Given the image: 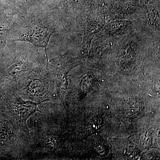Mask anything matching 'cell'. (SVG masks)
Returning a JSON list of instances; mask_svg holds the SVG:
<instances>
[{
  "label": "cell",
  "mask_w": 160,
  "mask_h": 160,
  "mask_svg": "<svg viewBox=\"0 0 160 160\" xmlns=\"http://www.w3.org/2000/svg\"><path fill=\"white\" fill-rule=\"evenodd\" d=\"M63 18L59 11L51 8L21 9L9 32L10 39L44 49L49 69L47 47L52 37L61 30Z\"/></svg>",
  "instance_id": "obj_1"
},
{
  "label": "cell",
  "mask_w": 160,
  "mask_h": 160,
  "mask_svg": "<svg viewBox=\"0 0 160 160\" xmlns=\"http://www.w3.org/2000/svg\"><path fill=\"white\" fill-rule=\"evenodd\" d=\"M106 18L101 14L89 15L84 27L83 39L81 47V52L84 57L88 55L92 41L105 26Z\"/></svg>",
  "instance_id": "obj_2"
},
{
  "label": "cell",
  "mask_w": 160,
  "mask_h": 160,
  "mask_svg": "<svg viewBox=\"0 0 160 160\" xmlns=\"http://www.w3.org/2000/svg\"><path fill=\"white\" fill-rule=\"evenodd\" d=\"M48 100H45L41 102L36 103L31 101L26 102L23 101L21 98L18 99V102L16 106V112L19 116L20 120L26 127V122L29 117L34 114L37 111L42 112L38 108V105Z\"/></svg>",
  "instance_id": "obj_3"
},
{
  "label": "cell",
  "mask_w": 160,
  "mask_h": 160,
  "mask_svg": "<svg viewBox=\"0 0 160 160\" xmlns=\"http://www.w3.org/2000/svg\"><path fill=\"white\" fill-rule=\"evenodd\" d=\"M131 22L127 20H116L105 25L103 32L109 36H117L126 33L130 28Z\"/></svg>",
  "instance_id": "obj_4"
},
{
  "label": "cell",
  "mask_w": 160,
  "mask_h": 160,
  "mask_svg": "<svg viewBox=\"0 0 160 160\" xmlns=\"http://www.w3.org/2000/svg\"><path fill=\"white\" fill-rule=\"evenodd\" d=\"M137 50V46L135 43L131 42L127 45L126 52L121 60V65L122 68L127 69L133 64Z\"/></svg>",
  "instance_id": "obj_5"
},
{
  "label": "cell",
  "mask_w": 160,
  "mask_h": 160,
  "mask_svg": "<svg viewBox=\"0 0 160 160\" xmlns=\"http://www.w3.org/2000/svg\"><path fill=\"white\" fill-rule=\"evenodd\" d=\"M145 18L148 26L153 30L158 31L160 29V15L157 10L147 8L145 11Z\"/></svg>",
  "instance_id": "obj_6"
},
{
  "label": "cell",
  "mask_w": 160,
  "mask_h": 160,
  "mask_svg": "<svg viewBox=\"0 0 160 160\" xmlns=\"http://www.w3.org/2000/svg\"><path fill=\"white\" fill-rule=\"evenodd\" d=\"M44 89V83L42 80L38 78H35L31 80L27 86V90L33 94L42 92Z\"/></svg>",
  "instance_id": "obj_7"
},
{
  "label": "cell",
  "mask_w": 160,
  "mask_h": 160,
  "mask_svg": "<svg viewBox=\"0 0 160 160\" xmlns=\"http://www.w3.org/2000/svg\"><path fill=\"white\" fill-rule=\"evenodd\" d=\"M102 120L100 117H93L90 119L88 126H87V131L90 133L95 132L100 129L102 126Z\"/></svg>",
  "instance_id": "obj_8"
},
{
  "label": "cell",
  "mask_w": 160,
  "mask_h": 160,
  "mask_svg": "<svg viewBox=\"0 0 160 160\" xmlns=\"http://www.w3.org/2000/svg\"><path fill=\"white\" fill-rule=\"evenodd\" d=\"M95 78L91 75H88L85 77L81 83V88L84 92H88L94 85Z\"/></svg>",
  "instance_id": "obj_9"
},
{
  "label": "cell",
  "mask_w": 160,
  "mask_h": 160,
  "mask_svg": "<svg viewBox=\"0 0 160 160\" xmlns=\"http://www.w3.org/2000/svg\"><path fill=\"white\" fill-rule=\"evenodd\" d=\"M125 111L129 115L134 114L137 113L138 110L139 109V106H138L137 102H130L127 104L125 107Z\"/></svg>",
  "instance_id": "obj_10"
},
{
  "label": "cell",
  "mask_w": 160,
  "mask_h": 160,
  "mask_svg": "<svg viewBox=\"0 0 160 160\" xmlns=\"http://www.w3.org/2000/svg\"><path fill=\"white\" fill-rule=\"evenodd\" d=\"M151 143V138L150 135L148 132L144 133L141 138V144L144 148H147Z\"/></svg>",
  "instance_id": "obj_11"
},
{
  "label": "cell",
  "mask_w": 160,
  "mask_h": 160,
  "mask_svg": "<svg viewBox=\"0 0 160 160\" xmlns=\"http://www.w3.org/2000/svg\"><path fill=\"white\" fill-rule=\"evenodd\" d=\"M96 150L101 155L106 154V152L107 151V148H106V146L102 144H99L96 146Z\"/></svg>",
  "instance_id": "obj_12"
},
{
  "label": "cell",
  "mask_w": 160,
  "mask_h": 160,
  "mask_svg": "<svg viewBox=\"0 0 160 160\" xmlns=\"http://www.w3.org/2000/svg\"><path fill=\"white\" fill-rule=\"evenodd\" d=\"M45 1V0H28V1L29 2H34V3H39L40 2H43V1Z\"/></svg>",
  "instance_id": "obj_13"
}]
</instances>
